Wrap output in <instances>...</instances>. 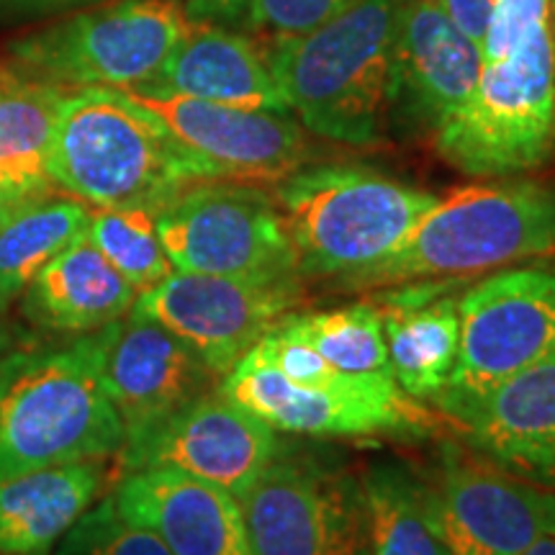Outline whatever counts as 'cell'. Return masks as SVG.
<instances>
[{"label": "cell", "mask_w": 555, "mask_h": 555, "mask_svg": "<svg viewBox=\"0 0 555 555\" xmlns=\"http://www.w3.org/2000/svg\"><path fill=\"white\" fill-rule=\"evenodd\" d=\"M296 270L343 288L391 258L437 196L363 165H317L275 183Z\"/></svg>", "instance_id": "5"}, {"label": "cell", "mask_w": 555, "mask_h": 555, "mask_svg": "<svg viewBox=\"0 0 555 555\" xmlns=\"http://www.w3.org/2000/svg\"><path fill=\"white\" fill-rule=\"evenodd\" d=\"M103 380L121 420L124 448L147 440L165 422L221 384L183 339L134 311L116 330Z\"/></svg>", "instance_id": "17"}, {"label": "cell", "mask_w": 555, "mask_h": 555, "mask_svg": "<svg viewBox=\"0 0 555 555\" xmlns=\"http://www.w3.org/2000/svg\"><path fill=\"white\" fill-rule=\"evenodd\" d=\"M483 73L481 47L435 0H404L393 37L388 121L435 137L466 106Z\"/></svg>", "instance_id": "16"}, {"label": "cell", "mask_w": 555, "mask_h": 555, "mask_svg": "<svg viewBox=\"0 0 555 555\" xmlns=\"http://www.w3.org/2000/svg\"><path fill=\"white\" fill-rule=\"evenodd\" d=\"M13 208H16V206H11V204H9V198H5L3 193H0V221H3L5 217H9V214L13 211Z\"/></svg>", "instance_id": "37"}, {"label": "cell", "mask_w": 555, "mask_h": 555, "mask_svg": "<svg viewBox=\"0 0 555 555\" xmlns=\"http://www.w3.org/2000/svg\"><path fill=\"white\" fill-rule=\"evenodd\" d=\"M106 457L65 463L0 481V555H50L99 502Z\"/></svg>", "instance_id": "23"}, {"label": "cell", "mask_w": 555, "mask_h": 555, "mask_svg": "<svg viewBox=\"0 0 555 555\" xmlns=\"http://www.w3.org/2000/svg\"><path fill=\"white\" fill-rule=\"evenodd\" d=\"M155 219L172 268L183 273L298 275L286 219L258 183L198 180L157 208Z\"/></svg>", "instance_id": "10"}, {"label": "cell", "mask_w": 555, "mask_h": 555, "mask_svg": "<svg viewBox=\"0 0 555 555\" xmlns=\"http://www.w3.org/2000/svg\"><path fill=\"white\" fill-rule=\"evenodd\" d=\"M152 208H90L88 240L134 286L137 294L176 273L157 234Z\"/></svg>", "instance_id": "28"}, {"label": "cell", "mask_w": 555, "mask_h": 555, "mask_svg": "<svg viewBox=\"0 0 555 555\" xmlns=\"http://www.w3.org/2000/svg\"><path fill=\"white\" fill-rule=\"evenodd\" d=\"M255 0H185V16L191 24H232L247 16Z\"/></svg>", "instance_id": "33"}, {"label": "cell", "mask_w": 555, "mask_h": 555, "mask_svg": "<svg viewBox=\"0 0 555 555\" xmlns=\"http://www.w3.org/2000/svg\"><path fill=\"white\" fill-rule=\"evenodd\" d=\"M367 555H453L429 506L427 476L401 461L365 468Z\"/></svg>", "instance_id": "25"}, {"label": "cell", "mask_w": 555, "mask_h": 555, "mask_svg": "<svg viewBox=\"0 0 555 555\" xmlns=\"http://www.w3.org/2000/svg\"><path fill=\"white\" fill-rule=\"evenodd\" d=\"M555 255V183L504 178L437 198L404 245L345 291L463 281Z\"/></svg>", "instance_id": "4"}, {"label": "cell", "mask_w": 555, "mask_h": 555, "mask_svg": "<svg viewBox=\"0 0 555 555\" xmlns=\"http://www.w3.org/2000/svg\"><path fill=\"white\" fill-rule=\"evenodd\" d=\"M237 502L253 555H367L363 478L332 450L281 440Z\"/></svg>", "instance_id": "8"}, {"label": "cell", "mask_w": 555, "mask_h": 555, "mask_svg": "<svg viewBox=\"0 0 555 555\" xmlns=\"http://www.w3.org/2000/svg\"><path fill=\"white\" fill-rule=\"evenodd\" d=\"M168 124L185 147L204 157L221 180L281 183L307 165V129L283 111L221 106L157 88L127 90Z\"/></svg>", "instance_id": "15"}, {"label": "cell", "mask_w": 555, "mask_h": 555, "mask_svg": "<svg viewBox=\"0 0 555 555\" xmlns=\"http://www.w3.org/2000/svg\"><path fill=\"white\" fill-rule=\"evenodd\" d=\"M522 555H555V535L540 538L538 543H532Z\"/></svg>", "instance_id": "35"}, {"label": "cell", "mask_w": 555, "mask_h": 555, "mask_svg": "<svg viewBox=\"0 0 555 555\" xmlns=\"http://www.w3.org/2000/svg\"><path fill=\"white\" fill-rule=\"evenodd\" d=\"M50 555H170L150 527L129 519L114 494L101 496Z\"/></svg>", "instance_id": "29"}, {"label": "cell", "mask_w": 555, "mask_h": 555, "mask_svg": "<svg viewBox=\"0 0 555 555\" xmlns=\"http://www.w3.org/2000/svg\"><path fill=\"white\" fill-rule=\"evenodd\" d=\"M191 29L180 0H116L13 41V67L52 86L131 90L157 78Z\"/></svg>", "instance_id": "7"}, {"label": "cell", "mask_w": 555, "mask_h": 555, "mask_svg": "<svg viewBox=\"0 0 555 555\" xmlns=\"http://www.w3.org/2000/svg\"><path fill=\"white\" fill-rule=\"evenodd\" d=\"M435 150L470 178H515L555 155V44L551 18L509 54L483 65L466 106L442 127Z\"/></svg>", "instance_id": "6"}, {"label": "cell", "mask_w": 555, "mask_h": 555, "mask_svg": "<svg viewBox=\"0 0 555 555\" xmlns=\"http://www.w3.org/2000/svg\"><path fill=\"white\" fill-rule=\"evenodd\" d=\"M86 3V0H0V9L5 11H52L65 5Z\"/></svg>", "instance_id": "34"}, {"label": "cell", "mask_w": 555, "mask_h": 555, "mask_svg": "<svg viewBox=\"0 0 555 555\" xmlns=\"http://www.w3.org/2000/svg\"><path fill=\"white\" fill-rule=\"evenodd\" d=\"M551 31H553V44H555V0H551Z\"/></svg>", "instance_id": "38"}, {"label": "cell", "mask_w": 555, "mask_h": 555, "mask_svg": "<svg viewBox=\"0 0 555 555\" xmlns=\"http://www.w3.org/2000/svg\"><path fill=\"white\" fill-rule=\"evenodd\" d=\"M427 486L453 555H522L555 535V491L506 474L466 442H442Z\"/></svg>", "instance_id": "13"}, {"label": "cell", "mask_w": 555, "mask_h": 555, "mask_svg": "<svg viewBox=\"0 0 555 555\" xmlns=\"http://www.w3.org/2000/svg\"><path fill=\"white\" fill-rule=\"evenodd\" d=\"M283 324L337 371L393 380L384 319L373 298L330 311H294Z\"/></svg>", "instance_id": "27"}, {"label": "cell", "mask_w": 555, "mask_h": 555, "mask_svg": "<svg viewBox=\"0 0 555 555\" xmlns=\"http://www.w3.org/2000/svg\"><path fill=\"white\" fill-rule=\"evenodd\" d=\"M119 509L150 527L170 555H253L237 496L176 468L121 474Z\"/></svg>", "instance_id": "19"}, {"label": "cell", "mask_w": 555, "mask_h": 555, "mask_svg": "<svg viewBox=\"0 0 555 555\" xmlns=\"http://www.w3.org/2000/svg\"><path fill=\"white\" fill-rule=\"evenodd\" d=\"M307 301L304 278H232L176 270L137 296L134 314L183 339L224 378L242 358Z\"/></svg>", "instance_id": "11"}, {"label": "cell", "mask_w": 555, "mask_h": 555, "mask_svg": "<svg viewBox=\"0 0 555 555\" xmlns=\"http://www.w3.org/2000/svg\"><path fill=\"white\" fill-rule=\"evenodd\" d=\"M54 185L95 208H163L198 180H221L127 90L78 88L62 99L50 147Z\"/></svg>", "instance_id": "2"}, {"label": "cell", "mask_w": 555, "mask_h": 555, "mask_svg": "<svg viewBox=\"0 0 555 555\" xmlns=\"http://www.w3.org/2000/svg\"><path fill=\"white\" fill-rule=\"evenodd\" d=\"M5 317H9V314H3V311H0V356H3L5 347H9V345L13 343V339L18 337V335H13L9 319H5Z\"/></svg>", "instance_id": "36"}, {"label": "cell", "mask_w": 555, "mask_h": 555, "mask_svg": "<svg viewBox=\"0 0 555 555\" xmlns=\"http://www.w3.org/2000/svg\"><path fill=\"white\" fill-rule=\"evenodd\" d=\"M90 206L80 198H39L0 221V311L13 304L41 268L75 240L86 237Z\"/></svg>", "instance_id": "26"}, {"label": "cell", "mask_w": 555, "mask_h": 555, "mask_svg": "<svg viewBox=\"0 0 555 555\" xmlns=\"http://www.w3.org/2000/svg\"><path fill=\"white\" fill-rule=\"evenodd\" d=\"M401 5L404 0H356L314 29L273 41L270 69L304 129L352 147L384 137Z\"/></svg>", "instance_id": "3"}, {"label": "cell", "mask_w": 555, "mask_h": 555, "mask_svg": "<svg viewBox=\"0 0 555 555\" xmlns=\"http://www.w3.org/2000/svg\"><path fill=\"white\" fill-rule=\"evenodd\" d=\"M555 358V255L496 270L461 296V356L435 406L457 416L504 378Z\"/></svg>", "instance_id": "9"}, {"label": "cell", "mask_w": 555, "mask_h": 555, "mask_svg": "<svg viewBox=\"0 0 555 555\" xmlns=\"http://www.w3.org/2000/svg\"><path fill=\"white\" fill-rule=\"evenodd\" d=\"M551 18V0H496L489 31L481 41L483 65L502 60L538 24Z\"/></svg>", "instance_id": "31"}, {"label": "cell", "mask_w": 555, "mask_h": 555, "mask_svg": "<svg viewBox=\"0 0 555 555\" xmlns=\"http://www.w3.org/2000/svg\"><path fill=\"white\" fill-rule=\"evenodd\" d=\"M435 3L463 37L481 47L491 16H494L496 0H435Z\"/></svg>", "instance_id": "32"}, {"label": "cell", "mask_w": 555, "mask_h": 555, "mask_svg": "<svg viewBox=\"0 0 555 555\" xmlns=\"http://www.w3.org/2000/svg\"><path fill=\"white\" fill-rule=\"evenodd\" d=\"M453 422L474 453L555 491V358L504 378Z\"/></svg>", "instance_id": "18"}, {"label": "cell", "mask_w": 555, "mask_h": 555, "mask_svg": "<svg viewBox=\"0 0 555 555\" xmlns=\"http://www.w3.org/2000/svg\"><path fill=\"white\" fill-rule=\"evenodd\" d=\"M137 291L86 237L39 270L21 294V317L50 335H86L121 322Z\"/></svg>", "instance_id": "22"}, {"label": "cell", "mask_w": 555, "mask_h": 555, "mask_svg": "<svg viewBox=\"0 0 555 555\" xmlns=\"http://www.w3.org/2000/svg\"><path fill=\"white\" fill-rule=\"evenodd\" d=\"M119 324L47 343L16 337L5 347L0 356V481L121 453L124 427L103 380Z\"/></svg>", "instance_id": "1"}, {"label": "cell", "mask_w": 555, "mask_h": 555, "mask_svg": "<svg viewBox=\"0 0 555 555\" xmlns=\"http://www.w3.org/2000/svg\"><path fill=\"white\" fill-rule=\"evenodd\" d=\"M67 88L0 67V193L11 206L52 196L50 147Z\"/></svg>", "instance_id": "24"}, {"label": "cell", "mask_w": 555, "mask_h": 555, "mask_svg": "<svg viewBox=\"0 0 555 555\" xmlns=\"http://www.w3.org/2000/svg\"><path fill=\"white\" fill-rule=\"evenodd\" d=\"M352 3L356 0H255L242 24L247 31L278 41L314 29Z\"/></svg>", "instance_id": "30"}, {"label": "cell", "mask_w": 555, "mask_h": 555, "mask_svg": "<svg viewBox=\"0 0 555 555\" xmlns=\"http://www.w3.org/2000/svg\"><path fill=\"white\" fill-rule=\"evenodd\" d=\"M463 281H412L388 286L373 301L384 319L393 380L414 401L446 393L461 356Z\"/></svg>", "instance_id": "20"}, {"label": "cell", "mask_w": 555, "mask_h": 555, "mask_svg": "<svg viewBox=\"0 0 555 555\" xmlns=\"http://www.w3.org/2000/svg\"><path fill=\"white\" fill-rule=\"evenodd\" d=\"M219 388L281 435L358 440L376 435L420 437L435 429L433 412L406 397L391 378L360 376L339 386H304L247 352Z\"/></svg>", "instance_id": "12"}, {"label": "cell", "mask_w": 555, "mask_h": 555, "mask_svg": "<svg viewBox=\"0 0 555 555\" xmlns=\"http://www.w3.org/2000/svg\"><path fill=\"white\" fill-rule=\"evenodd\" d=\"M278 448L281 433L217 386L116 457L121 474L176 468L240 499L258 481Z\"/></svg>", "instance_id": "14"}, {"label": "cell", "mask_w": 555, "mask_h": 555, "mask_svg": "<svg viewBox=\"0 0 555 555\" xmlns=\"http://www.w3.org/2000/svg\"><path fill=\"white\" fill-rule=\"evenodd\" d=\"M139 88L168 90L221 106L291 114L268 52L219 24H191L157 78Z\"/></svg>", "instance_id": "21"}]
</instances>
